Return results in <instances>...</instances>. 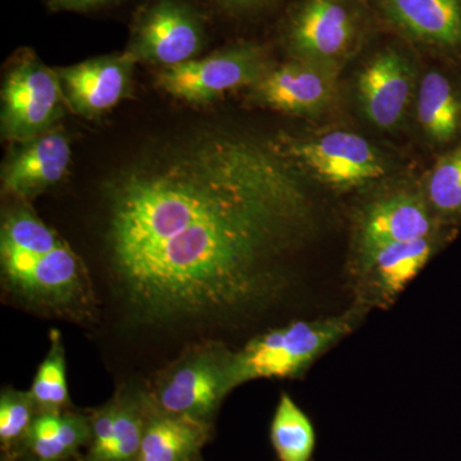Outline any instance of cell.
Returning <instances> with one entry per match:
<instances>
[{
  "instance_id": "cell-1",
  "label": "cell",
  "mask_w": 461,
  "mask_h": 461,
  "mask_svg": "<svg viewBox=\"0 0 461 461\" xmlns=\"http://www.w3.org/2000/svg\"><path fill=\"white\" fill-rule=\"evenodd\" d=\"M105 204L112 273L153 323L223 318L275 296L314 224L295 166L230 132L196 133L126 167Z\"/></svg>"
},
{
  "instance_id": "cell-2",
  "label": "cell",
  "mask_w": 461,
  "mask_h": 461,
  "mask_svg": "<svg viewBox=\"0 0 461 461\" xmlns=\"http://www.w3.org/2000/svg\"><path fill=\"white\" fill-rule=\"evenodd\" d=\"M0 264L5 287L25 304L75 320L89 317L93 291L83 262L25 205L3 218Z\"/></svg>"
},
{
  "instance_id": "cell-3",
  "label": "cell",
  "mask_w": 461,
  "mask_h": 461,
  "mask_svg": "<svg viewBox=\"0 0 461 461\" xmlns=\"http://www.w3.org/2000/svg\"><path fill=\"white\" fill-rule=\"evenodd\" d=\"M232 357L221 345L191 346L158 373L142 396L157 411L209 423L223 397L233 390Z\"/></svg>"
},
{
  "instance_id": "cell-4",
  "label": "cell",
  "mask_w": 461,
  "mask_h": 461,
  "mask_svg": "<svg viewBox=\"0 0 461 461\" xmlns=\"http://www.w3.org/2000/svg\"><path fill=\"white\" fill-rule=\"evenodd\" d=\"M346 317L295 321L251 339L233 354L232 388L254 379L293 378L305 371L327 348L351 330Z\"/></svg>"
},
{
  "instance_id": "cell-5",
  "label": "cell",
  "mask_w": 461,
  "mask_h": 461,
  "mask_svg": "<svg viewBox=\"0 0 461 461\" xmlns=\"http://www.w3.org/2000/svg\"><path fill=\"white\" fill-rule=\"evenodd\" d=\"M66 98L57 71L32 50L12 62L2 90L3 138L26 142L53 129L63 113Z\"/></svg>"
},
{
  "instance_id": "cell-6",
  "label": "cell",
  "mask_w": 461,
  "mask_h": 461,
  "mask_svg": "<svg viewBox=\"0 0 461 461\" xmlns=\"http://www.w3.org/2000/svg\"><path fill=\"white\" fill-rule=\"evenodd\" d=\"M204 16L187 0H150L133 23L129 51L163 68L195 59L204 48Z\"/></svg>"
},
{
  "instance_id": "cell-7",
  "label": "cell",
  "mask_w": 461,
  "mask_h": 461,
  "mask_svg": "<svg viewBox=\"0 0 461 461\" xmlns=\"http://www.w3.org/2000/svg\"><path fill=\"white\" fill-rule=\"evenodd\" d=\"M262 48L240 44L205 58L163 68L158 75L160 89L173 98L205 104L230 91L256 85L266 71Z\"/></svg>"
},
{
  "instance_id": "cell-8",
  "label": "cell",
  "mask_w": 461,
  "mask_h": 461,
  "mask_svg": "<svg viewBox=\"0 0 461 461\" xmlns=\"http://www.w3.org/2000/svg\"><path fill=\"white\" fill-rule=\"evenodd\" d=\"M362 27L353 0H300L288 16L285 38L296 59L335 66L353 50Z\"/></svg>"
},
{
  "instance_id": "cell-9",
  "label": "cell",
  "mask_w": 461,
  "mask_h": 461,
  "mask_svg": "<svg viewBox=\"0 0 461 461\" xmlns=\"http://www.w3.org/2000/svg\"><path fill=\"white\" fill-rule=\"evenodd\" d=\"M296 160L320 180L351 187L386 175L384 160L368 140L348 131H333L294 145Z\"/></svg>"
},
{
  "instance_id": "cell-10",
  "label": "cell",
  "mask_w": 461,
  "mask_h": 461,
  "mask_svg": "<svg viewBox=\"0 0 461 461\" xmlns=\"http://www.w3.org/2000/svg\"><path fill=\"white\" fill-rule=\"evenodd\" d=\"M136 59L129 51L96 57L57 71L67 104L84 117H98L129 95Z\"/></svg>"
},
{
  "instance_id": "cell-11",
  "label": "cell",
  "mask_w": 461,
  "mask_h": 461,
  "mask_svg": "<svg viewBox=\"0 0 461 461\" xmlns=\"http://www.w3.org/2000/svg\"><path fill=\"white\" fill-rule=\"evenodd\" d=\"M336 90L335 66L296 59L266 72L254 87L258 102L293 114L326 107Z\"/></svg>"
},
{
  "instance_id": "cell-12",
  "label": "cell",
  "mask_w": 461,
  "mask_h": 461,
  "mask_svg": "<svg viewBox=\"0 0 461 461\" xmlns=\"http://www.w3.org/2000/svg\"><path fill=\"white\" fill-rule=\"evenodd\" d=\"M382 17L411 41L461 54V0H378Z\"/></svg>"
},
{
  "instance_id": "cell-13",
  "label": "cell",
  "mask_w": 461,
  "mask_h": 461,
  "mask_svg": "<svg viewBox=\"0 0 461 461\" xmlns=\"http://www.w3.org/2000/svg\"><path fill=\"white\" fill-rule=\"evenodd\" d=\"M71 142L57 130L23 142L3 168V186L21 199L33 198L50 189L68 172Z\"/></svg>"
},
{
  "instance_id": "cell-14",
  "label": "cell",
  "mask_w": 461,
  "mask_h": 461,
  "mask_svg": "<svg viewBox=\"0 0 461 461\" xmlns=\"http://www.w3.org/2000/svg\"><path fill=\"white\" fill-rule=\"evenodd\" d=\"M364 114L375 126L391 129L402 121L411 95L408 59L393 48L379 51L357 81Z\"/></svg>"
},
{
  "instance_id": "cell-15",
  "label": "cell",
  "mask_w": 461,
  "mask_h": 461,
  "mask_svg": "<svg viewBox=\"0 0 461 461\" xmlns=\"http://www.w3.org/2000/svg\"><path fill=\"white\" fill-rule=\"evenodd\" d=\"M432 230V217L420 199L403 194L378 200L360 226L362 259L387 245L429 238Z\"/></svg>"
},
{
  "instance_id": "cell-16",
  "label": "cell",
  "mask_w": 461,
  "mask_h": 461,
  "mask_svg": "<svg viewBox=\"0 0 461 461\" xmlns=\"http://www.w3.org/2000/svg\"><path fill=\"white\" fill-rule=\"evenodd\" d=\"M144 403L147 415L139 461L193 460L208 439L209 423L157 411L145 399Z\"/></svg>"
},
{
  "instance_id": "cell-17",
  "label": "cell",
  "mask_w": 461,
  "mask_h": 461,
  "mask_svg": "<svg viewBox=\"0 0 461 461\" xmlns=\"http://www.w3.org/2000/svg\"><path fill=\"white\" fill-rule=\"evenodd\" d=\"M429 238L397 242L375 250L363 259L366 271L375 276V287L384 299L396 296L424 268L432 257Z\"/></svg>"
},
{
  "instance_id": "cell-18",
  "label": "cell",
  "mask_w": 461,
  "mask_h": 461,
  "mask_svg": "<svg viewBox=\"0 0 461 461\" xmlns=\"http://www.w3.org/2000/svg\"><path fill=\"white\" fill-rule=\"evenodd\" d=\"M418 117L424 132L437 144H447L460 135L461 96L448 76L436 69L424 75Z\"/></svg>"
},
{
  "instance_id": "cell-19",
  "label": "cell",
  "mask_w": 461,
  "mask_h": 461,
  "mask_svg": "<svg viewBox=\"0 0 461 461\" xmlns=\"http://www.w3.org/2000/svg\"><path fill=\"white\" fill-rule=\"evenodd\" d=\"M271 439L281 461H311L315 445L313 426L286 393L281 396L276 409Z\"/></svg>"
},
{
  "instance_id": "cell-20",
  "label": "cell",
  "mask_w": 461,
  "mask_h": 461,
  "mask_svg": "<svg viewBox=\"0 0 461 461\" xmlns=\"http://www.w3.org/2000/svg\"><path fill=\"white\" fill-rule=\"evenodd\" d=\"M30 393L36 406L44 411H59L69 402L65 348L58 330L50 333V351L39 366Z\"/></svg>"
},
{
  "instance_id": "cell-21",
  "label": "cell",
  "mask_w": 461,
  "mask_h": 461,
  "mask_svg": "<svg viewBox=\"0 0 461 461\" xmlns=\"http://www.w3.org/2000/svg\"><path fill=\"white\" fill-rule=\"evenodd\" d=\"M144 399H115L113 439L105 461H139L145 429Z\"/></svg>"
},
{
  "instance_id": "cell-22",
  "label": "cell",
  "mask_w": 461,
  "mask_h": 461,
  "mask_svg": "<svg viewBox=\"0 0 461 461\" xmlns=\"http://www.w3.org/2000/svg\"><path fill=\"white\" fill-rule=\"evenodd\" d=\"M427 195L445 220H461V145L437 162L427 184Z\"/></svg>"
},
{
  "instance_id": "cell-23",
  "label": "cell",
  "mask_w": 461,
  "mask_h": 461,
  "mask_svg": "<svg viewBox=\"0 0 461 461\" xmlns=\"http://www.w3.org/2000/svg\"><path fill=\"white\" fill-rule=\"evenodd\" d=\"M27 433L57 439L69 454L91 439V423L80 415L44 411L33 418ZM26 436V435H25Z\"/></svg>"
},
{
  "instance_id": "cell-24",
  "label": "cell",
  "mask_w": 461,
  "mask_h": 461,
  "mask_svg": "<svg viewBox=\"0 0 461 461\" xmlns=\"http://www.w3.org/2000/svg\"><path fill=\"white\" fill-rule=\"evenodd\" d=\"M36 408L32 393L5 390L0 397V439L8 445L25 436L32 423Z\"/></svg>"
},
{
  "instance_id": "cell-25",
  "label": "cell",
  "mask_w": 461,
  "mask_h": 461,
  "mask_svg": "<svg viewBox=\"0 0 461 461\" xmlns=\"http://www.w3.org/2000/svg\"><path fill=\"white\" fill-rule=\"evenodd\" d=\"M115 400L100 408L91 418L90 461L107 460L113 439Z\"/></svg>"
},
{
  "instance_id": "cell-26",
  "label": "cell",
  "mask_w": 461,
  "mask_h": 461,
  "mask_svg": "<svg viewBox=\"0 0 461 461\" xmlns=\"http://www.w3.org/2000/svg\"><path fill=\"white\" fill-rule=\"evenodd\" d=\"M56 12H91L109 7L120 0H45Z\"/></svg>"
},
{
  "instance_id": "cell-27",
  "label": "cell",
  "mask_w": 461,
  "mask_h": 461,
  "mask_svg": "<svg viewBox=\"0 0 461 461\" xmlns=\"http://www.w3.org/2000/svg\"><path fill=\"white\" fill-rule=\"evenodd\" d=\"M215 2L229 11L244 12L262 8L273 0H215Z\"/></svg>"
},
{
  "instance_id": "cell-28",
  "label": "cell",
  "mask_w": 461,
  "mask_h": 461,
  "mask_svg": "<svg viewBox=\"0 0 461 461\" xmlns=\"http://www.w3.org/2000/svg\"></svg>"
}]
</instances>
